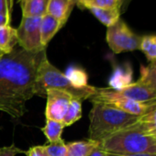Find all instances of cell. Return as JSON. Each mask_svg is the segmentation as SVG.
Returning a JSON list of instances; mask_svg holds the SVG:
<instances>
[{"label":"cell","instance_id":"obj_31","mask_svg":"<svg viewBox=\"0 0 156 156\" xmlns=\"http://www.w3.org/2000/svg\"><path fill=\"white\" fill-rule=\"evenodd\" d=\"M120 1H121V8H120V9L122 11L123 9H126V7L128 6V4H129V2L130 1V0H120Z\"/></svg>","mask_w":156,"mask_h":156},{"label":"cell","instance_id":"obj_13","mask_svg":"<svg viewBox=\"0 0 156 156\" xmlns=\"http://www.w3.org/2000/svg\"><path fill=\"white\" fill-rule=\"evenodd\" d=\"M67 156H89L99 146V142L92 140L71 141L66 143Z\"/></svg>","mask_w":156,"mask_h":156},{"label":"cell","instance_id":"obj_27","mask_svg":"<svg viewBox=\"0 0 156 156\" xmlns=\"http://www.w3.org/2000/svg\"><path fill=\"white\" fill-rule=\"evenodd\" d=\"M13 0H0V14L11 17Z\"/></svg>","mask_w":156,"mask_h":156},{"label":"cell","instance_id":"obj_28","mask_svg":"<svg viewBox=\"0 0 156 156\" xmlns=\"http://www.w3.org/2000/svg\"><path fill=\"white\" fill-rule=\"evenodd\" d=\"M10 20H11V17L4 15V14H0V27L10 25Z\"/></svg>","mask_w":156,"mask_h":156},{"label":"cell","instance_id":"obj_22","mask_svg":"<svg viewBox=\"0 0 156 156\" xmlns=\"http://www.w3.org/2000/svg\"><path fill=\"white\" fill-rule=\"evenodd\" d=\"M82 118V101L73 98L62 122L64 127H69Z\"/></svg>","mask_w":156,"mask_h":156},{"label":"cell","instance_id":"obj_25","mask_svg":"<svg viewBox=\"0 0 156 156\" xmlns=\"http://www.w3.org/2000/svg\"><path fill=\"white\" fill-rule=\"evenodd\" d=\"M26 151H23L16 146L15 143H12L9 146L0 147V156H16L20 153H25Z\"/></svg>","mask_w":156,"mask_h":156},{"label":"cell","instance_id":"obj_16","mask_svg":"<svg viewBox=\"0 0 156 156\" xmlns=\"http://www.w3.org/2000/svg\"><path fill=\"white\" fill-rule=\"evenodd\" d=\"M18 45L17 30L10 25L0 27V49L5 53H10Z\"/></svg>","mask_w":156,"mask_h":156},{"label":"cell","instance_id":"obj_20","mask_svg":"<svg viewBox=\"0 0 156 156\" xmlns=\"http://www.w3.org/2000/svg\"><path fill=\"white\" fill-rule=\"evenodd\" d=\"M64 74L75 87H85L88 86V74L81 67L71 66L66 70Z\"/></svg>","mask_w":156,"mask_h":156},{"label":"cell","instance_id":"obj_10","mask_svg":"<svg viewBox=\"0 0 156 156\" xmlns=\"http://www.w3.org/2000/svg\"><path fill=\"white\" fill-rule=\"evenodd\" d=\"M132 69L129 63L126 66H117L109 79V88L119 91L133 83Z\"/></svg>","mask_w":156,"mask_h":156},{"label":"cell","instance_id":"obj_4","mask_svg":"<svg viewBox=\"0 0 156 156\" xmlns=\"http://www.w3.org/2000/svg\"><path fill=\"white\" fill-rule=\"evenodd\" d=\"M99 147L107 153L118 155L156 153V137L142 133L131 125L102 140Z\"/></svg>","mask_w":156,"mask_h":156},{"label":"cell","instance_id":"obj_3","mask_svg":"<svg viewBox=\"0 0 156 156\" xmlns=\"http://www.w3.org/2000/svg\"><path fill=\"white\" fill-rule=\"evenodd\" d=\"M50 88L64 91L73 98L82 102L90 99L98 92V87L89 85L85 87H75L73 86L65 74L52 65L46 56L41 62L37 70L35 95L46 98V91Z\"/></svg>","mask_w":156,"mask_h":156},{"label":"cell","instance_id":"obj_26","mask_svg":"<svg viewBox=\"0 0 156 156\" xmlns=\"http://www.w3.org/2000/svg\"><path fill=\"white\" fill-rule=\"evenodd\" d=\"M25 153L27 156H49L43 145L31 146L29 148L28 151H26Z\"/></svg>","mask_w":156,"mask_h":156},{"label":"cell","instance_id":"obj_33","mask_svg":"<svg viewBox=\"0 0 156 156\" xmlns=\"http://www.w3.org/2000/svg\"><path fill=\"white\" fill-rule=\"evenodd\" d=\"M73 1L75 2V4H76V2H77V0H73Z\"/></svg>","mask_w":156,"mask_h":156},{"label":"cell","instance_id":"obj_11","mask_svg":"<svg viewBox=\"0 0 156 156\" xmlns=\"http://www.w3.org/2000/svg\"><path fill=\"white\" fill-rule=\"evenodd\" d=\"M75 5L73 0H50L47 14H50L59 20L63 25L69 19V16Z\"/></svg>","mask_w":156,"mask_h":156},{"label":"cell","instance_id":"obj_8","mask_svg":"<svg viewBox=\"0 0 156 156\" xmlns=\"http://www.w3.org/2000/svg\"><path fill=\"white\" fill-rule=\"evenodd\" d=\"M46 98L45 118L47 119L62 121L73 98L64 91L50 88L46 91Z\"/></svg>","mask_w":156,"mask_h":156},{"label":"cell","instance_id":"obj_1","mask_svg":"<svg viewBox=\"0 0 156 156\" xmlns=\"http://www.w3.org/2000/svg\"><path fill=\"white\" fill-rule=\"evenodd\" d=\"M46 50L30 52L16 47L0 58V111L14 119L23 117L36 94V74Z\"/></svg>","mask_w":156,"mask_h":156},{"label":"cell","instance_id":"obj_5","mask_svg":"<svg viewBox=\"0 0 156 156\" xmlns=\"http://www.w3.org/2000/svg\"><path fill=\"white\" fill-rule=\"evenodd\" d=\"M106 40L111 51L119 54L140 50L141 36L133 32L127 23L119 19L115 25L108 28Z\"/></svg>","mask_w":156,"mask_h":156},{"label":"cell","instance_id":"obj_32","mask_svg":"<svg viewBox=\"0 0 156 156\" xmlns=\"http://www.w3.org/2000/svg\"><path fill=\"white\" fill-rule=\"evenodd\" d=\"M4 55H5V53L1 51V49H0V58H1L2 56H4Z\"/></svg>","mask_w":156,"mask_h":156},{"label":"cell","instance_id":"obj_15","mask_svg":"<svg viewBox=\"0 0 156 156\" xmlns=\"http://www.w3.org/2000/svg\"><path fill=\"white\" fill-rule=\"evenodd\" d=\"M50 0H21L22 17H42L47 13Z\"/></svg>","mask_w":156,"mask_h":156},{"label":"cell","instance_id":"obj_19","mask_svg":"<svg viewBox=\"0 0 156 156\" xmlns=\"http://www.w3.org/2000/svg\"><path fill=\"white\" fill-rule=\"evenodd\" d=\"M138 81L156 92V61L150 62L147 66L140 65Z\"/></svg>","mask_w":156,"mask_h":156},{"label":"cell","instance_id":"obj_7","mask_svg":"<svg viewBox=\"0 0 156 156\" xmlns=\"http://www.w3.org/2000/svg\"><path fill=\"white\" fill-rule=\"evenodd\" d=\"M41 17H22L17 29L18 44L23 50L38 52L46 50L41 41Z\"/></svg>","mask_w":156,"mask_h":156},{"label":"cell","instance_id":"obj_14","mask_svg":"<svg viewBox=\"0 0 156 156\" xmlns=\"http://www.w3.org/2000/svg\"><path fill=\"white\" fill-rule=\"evenodd\" d=\"M133 126L142 133L156 137V104L148 112L140 116Z\"/></svg>","mask_w":156,"mask_h":156},{"label":"cell","instance_id":"obj_9","mask_svg":"<svg viewBox=\"0 0 156 156\" xmlns=\"http://www.w3.org/2000/svg\"><path fill=\"white\" fill-rule=\"evenodd\" d=\"M117 92L122 97L128 98L140 103L149 104L156 102V92L140 83L139 81L133 82L129 87Z\"/></svg>","mask_w":156,"mask_h":156},{"label":"cell","instance_id":"obj_29","mask_svg":"<svg viewBox=\"0 0 156 156\" xmlns=\"http://www.w3.org/2000/svg\"><path fill=\"white\" fill-rule=\"evenodd\" d=\"M89 156H108V153L106 151H104L99 146L98 148H96Z\"/></svg>","mask_w":156,"mask_h":156},{"label":"cell","instance_id":"obj_6","mask_svg":"<svg viewBox=\"0 0 156 156\" xmlns=\"http://www.w3.org/2000/svg\"><path fill=\"white\" fill-rule=\"evenodd\" d=\"M91 102H101L109 106H112L121 111L126 113L135 115V116H141L148 112L155 104L149 103H140L129 99L128 98L120 96L117 91L108 88H98L97 94L90 98Z\"/></svg>","mask_w":156,"mask_h":156},{"label":"cell","instance_id":"obj_24","mask_svg":"<svg viewBox=\"0 0 156 156\" xmlns=\"http://www.w3.org/2000/svg\"><path fill=\"white\" fill-rule=\"evenodd\" d=\"M43 146L49 156H67V146L63 140Z\"/></svg>","mask_w":156,"mask_h":156},{"label":"cell","instance_id":"obj_18","mask_svg":"<svg viewBox=\"0 0 156 156\" xmlns=\"http://www.w3.org/2000/svg\"><path fill=\"white\" fill-rule=\"evenodd\" d=\"M64 128L65 127L62 121H56V120L46 119L45 126L41 128V130L45 135L48 141L50 143H53V142H57L62 140V133Z\"/></svg>","mask_w":156,"mask_h":156},{"label":"cell","instance_id":"obj_2","mask_svg":"<svg viewBox=\"0 0 156 156\" xmlns=\"http://www.w3.org/2000/svg\"><path fill=\"white\" fill-rule=\"evenodd\" d=\"M92 103L93 107L88 116V136L89 140L99 143L112 134L130 127L140 118L101 102Z\"/></svg>","mask_w":156,"mask_h":156},{"label":"cell","instance_id":"obj_17","mask_svg":"<svg viewBox=\"0 0 156 156\" xmlns=\"http://www.w3.org/2000/svg\"><path fill=\"white\" fill-rule=\"evenodd\" d=\"M90 12L106 27L109 28L115 25L120 19L121 10L119 8L114 9H98L93 8L89 9Z\"/></svg>","mask_w":156,"mask_h":156},{"label":"cell","instance_id":"obj_30","mask_svg":"<svg viewBox=\"0 0 156 156\" xmlns=\"http://www.w3.org/2000/svg\"><path fill=\"white\" fill-rule=\"evenodd\" d=\"M108 156H156V153H140V154H133V155H118V154L108 153Z\"/></svg>","mask_w":156,"mask_h":156},{"label":"cell","instance_id":"obj_12","mask_svg":"<svg viewBox=\"0 0 156 156\" xmlns=\"http://www.w3.org/2000/svg\"><path fill=\"white\" fill-rule=\"evenodd\" d=\"M63 24L50 14H45L41 17V44L46 47L55 34L62 29Z\"/></svg>","mask_w":156,"mask_h":156},{"label":"cell","instance_id":"obj_23","mask_svg":"<svg viewBox=\"0 0 156 156\" xmlns=\"http://www.w3.org/2000/svg\"><path fill=\"white\" fill-rule=\"evenodd\" d=\"M140 50L150 62L156 61V35L141 36Z\"/></svg>","mask_w":156,"mask_h":156},{"label":"cell","instance_id":"obj_34","mask_svg":"<svg viewBox=\"0 0 156 156\" xmlns=\"http://www.w3.org/2000/svg\"><path fill=\"white\" fill-rule=\"evenodd\" d=\"M20 1H21V0H20Z\"/></svg>","mask_w":156,"mask_h":156},{"label":"cell","instance_id":"obj_21","mask_svg":"<svg viewBox=\"0 0 156 156\" xmlns=\"http://www.w3.org/2000/svg\"><path fill=\"white\" fill-rule=\"evenodd\" d=\"M81 9H90L93 8L98 9H114L121 8L120 0H77L75 4ZM121 10V9H120Z\"/></svg>","mask_w":156,"mask_h":156}]
</instances>
